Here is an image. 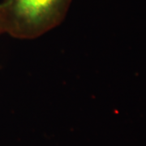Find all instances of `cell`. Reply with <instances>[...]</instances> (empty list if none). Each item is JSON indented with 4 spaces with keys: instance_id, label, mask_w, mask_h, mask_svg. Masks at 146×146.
<instances>
[{
    "instance_id": "6da1fadb",
    "label": "cell",
    "mask_w": 146,
    "mask_h": 146,
    "mask_svg": "<svg viewBox=\"0 0 146 146\" xmlns=\"http://www.w3.org/2000/svg\"><path fill=\"white\" fill-rule=\"evenodd\" d=\"M72 0H3L4 33L21 40L42 36L62 24Z\"/></svg>"
},
{
    "instance_id": "7a4b0ae2",
    "label": "cell",
    "mask_w": 146,
    "mask_h": 146,
    "mask_svg": "<svg viewBox=\"0 0 146 146\" xmlns=\"http://www.w3.org/2000/svg\"><path fill=\"white\" fill-rule=\"evenodd\" d=\"M4 33V30H3V24H2V21L0 18V35Z\"/></svg>"
}]
</instances>
